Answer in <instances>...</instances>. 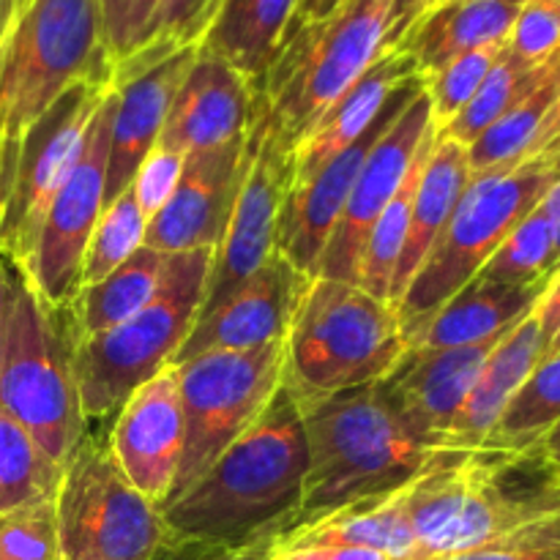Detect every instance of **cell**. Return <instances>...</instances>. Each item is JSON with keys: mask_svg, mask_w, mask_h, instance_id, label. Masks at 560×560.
Masks as SVG:
<instances>
[{"mask_svg": "<svg viewBox=\"0 0 560 560\" xmlns=\"http://www.w3.org/2000/svg\"><path fill=\"white\" fill-rule=\"evenodd\" d=\"M310 470L304 419L282 386L260 419L235 438L178 501L162 509L170 536L213 550H241L284 534Z\"/></svg>", "mask_w": 560, "mask_h": 560, "instance_id": "obj_1", "label": "cell"}, {"mask_svg": "<svg viewBox=\"0 0 560 560\" xmlns=\"http://www.w3.org/2000/svg\"><path fill=\"white\" fill-rule=\"evenodd\" d=\"M416 560L481 550L547 514L560 512V468L541 443L509 448H448L399 490Z\"/></svg>", "mask_w": 560, "mask_h": 560, "instance_id": "obj_2", "label": "cell"}, {"mask_svg": "<svg viewBox=\"0 0 560 560\" xmlns=\"http://www.w3.org/2000/svg\"><path fill=\"white\" fill-rule=\"evenodd\" d=\"M301 419L310 470L299 509L284 530L315 523L353 503L394 495L448 452L416 441L381 402L375 386L348 388L301 408Z\"/></svg>", "mask_w": 560, "mask_h": 560, "instance_id": "obj_3", "label": "cell"}, {"mask_svg": "<svg viewBox=\"0 0 560 560\" xmlns=\"http://www.w3.org/2000/svg\"><path fill=\"white\" fill-rule=\"evenodd\" d=\"M408 348L397 310L359 284L312 277L282 339L279 386L310 408L339 392L372 386Z\"/></svg>", "mask_w": 560, "mask_h": 560, "instance_id": "obj_4", "label": "cell"}, {"mask_svg": "<svg viewBox=\"0 0 560 560\" xmlns=\"http://www.w3.org/2000/svg\"><path fill=\"white\" fill-rule=\"evenodd\" d=\"M96 0H27L0 44V206L33 124L91 77H113Z\"/></svg>", "mask_w": 560, "mask_h": 560, "instance_id": "obj_5", "label": "cell"}, {"mask_svg": "<svg viewBox=\"0 0 560 560\" xmlns=\"http://www.w3.org/2000/svg\"><path fill=\"white\" fill-rule=\"evenodd\" d=\"M9 317L0 359V410L20 421L66 468L88 435L74 377V328L66 306H52L9 257Z\"/></svg>", "mask_w": 560, "mask_h": 560, "instance_id": "obj_6", "label": "cell"}, {"mask_svg": "<svg viewBox=\"0 0 560 560\" xmlns=\"http://www.w3.org/2000/svg\"><path fill=\"white\" fill-rule=\"evenodd\" d=\"M388 3L348 0L328 20L288 27L255 91L257 113L284 148L295 151L315 120L386 52Z\"/></svg>", "mask_w": 560, "mask_h": 560, "instance_id": "obj_7", "label": "cell"}, {"mask_svg": "<svg viewBox=\"0 0 560 560\" xmlns=\"http://www.w3.org/2000/svg\"><path fill=\"white\" fill-rule=\"evenodd\" d=\"M213 249L167 255L156 295L129 320L74 345V377L85 421L118 413L126 399L173 364L206 299Z\"/></svg>", "mask_w": 560, "mask_h": 560, "instance_id": "obj_8", "label": "cell"}, {"mask_svg": "<svg viewBox=\"0 0 560 560\" xmlns=\"http://www.w3.org/2000/svg\"><path fill=\"white\" fill-rule=\"evenodd\" d=\"M558 180L560 145L517 167L487 170L470 178L446 230L410 279L402 299L394 304L408 342L457 290L479 273L492 252L545 200Z\"/></svg>", "mask_w": 560, "mask_h": 560, "instance_id": "obj_9", "label": "cell"}, {"mask_svg": "<svg viewBox=\"0 0 560 560\" xmlns=\"http://www.w3.org/2000/svg\"><path fill=\"white\" fill-rule=\"evenodd\" d=\"M55 512L60 560H162L173 545L156 503L131 487L93 435L66 463Z\"/></svg>", "mask_w": 560, "mask_h": 560, "instance_id": "obj_10", "label": "cell"}, {"mask_svg": "<svg viewBox=\"0 0 560 560\" xmlns=\"http://www.w3.org/2000/svg\"><path fill=\"white\" fill-rule=\"evenodd\" d=\"M184 405V454L164 506L178 501L244 435L279 388L282 342L257 350H219L175 366ZM162 506V509H164Z\"/></svg>", "mask_w": 560, "mask_h": 560, "instance_id": "obj_11", "label": "cell"}, {"mask_svg": "<svg viewBox=\"0 0 560 560\" xmlns=\"http://www.w3.org/2000/svg\"><path fill=\"white\" fill-rule=\"evenodd\" d=\"M113 91V77H91L71 85L22 137L9 195L0 206V252L25 262L49 202L77 164L88 126Z\"/></svg>", "mask_w": 560, "mask_h": 560, "instance_id": "obj_12", "label": "cell"}, {"mask_svg": "<svg viewBox=\"0 0 560 560\" xmlns=\"http://www.w3.org/2000/svg\"><path fill=\"white\" fill-rule=\"evenodd\" d=\"M118 93L104 96L88 126L77 164L49 202L33 238L31 255L16 266L25 271L36 293L52 306H69L80 290L82 255L104 213V180H107L109 129Z\"/></svg>", "mask_w": 560, "mask_h": 560, "instance_id": "obj_13", "label": "cell"}, {"mask_svg": "<svg viewBox=\"0 0 560 560\" xmlns=\"http://www.w3.org/2000/svg\"><path fill=\"white\" fill-rule=\"evenodd\" d=\"M252 131H255V156H252L249 173L241 186L222 241L213 249L206 299H202L197 320L233 299L260 271L262 262L277 252L273 249L277 224L290 186L295 180V156L268 129L257 107L255 118H252Z\"/></svg>", "mask_w": 560, "mask_h": 560, "instance_id": "obj_14", "label": "cell"}, {"mask_svg": "<svg viewBox=\"0 0 560 560\" xmlns=\"http://www.w3.org/2000/svg\"><path fill=\"white\" fill-rule=\"evenodd\" d=\"M506 334L465 348H405L397 364L372 386L416 441L430 448H452L459 413Z\"/></svg>", "mask_w": 560, "mask_h": 560, "instance_id": "obj_15", "label": "cell"}, {"mask_svg": "<svg viewBox=\"0 0 560 560\" xmlns=\"http://www.w3.org/2000/svg\"><path fill=\"white\" fill-rule=\"evenodd\" d=\"M252 156H255L252 126L224 145L184 156L178 186L148 222L145 246L162 255L217 249L249 173Z\"/></svg>", "mask_w": 560, "mask_h": 560, "instance_id": "obj_16", "label": "cell"}, {"mask_svg": "<svg viewBox=\"0 0 560 560\" xmlns=\"http://www.w3.org/2000/svg\"><path fill=\"white\" fill-rule=\"evenodd\" d=\"M421 91H424L421 74L402 82L388 96L381 115L372 120V126L359 140L342 148L334 159H328L310 180L290 186L288 200H284L282 213H279L277 244H273V249L288 257L306 277H315L323 249H326L328 238H331L334 228H337L339 213H342L345 202H348L350 191H353L355 178H359L370 151L386 135L388 126L397 120V115Z\"/></svg>", "mask_w": 560, "mask_h": 560, "instance_id": "obj_17", "label": "cell"}, {"mask_svg": "<svg viewBox=\"0 0 560 560\" xmlns=\"http://www.w3.org/2000/svg\"><path fill=\"white\" fill-rule=\"evenodd\" d=\"M432 126L430 98L421 91L402 113L397 115L386 135L375 142V148L366 156L353 191L345 202L342 213L337 219L331 238L323 249L317 262L315 277L337 279V282L359 284V262L370 238L372 224L383 213L397 189L408 175L410 162L424 140L427 129Z\"/></svg>", "mask_w": 560, "mask_h": 560, "instance_id": "obj_18", "label": "cell"}, {"mask_svg": "<svg viewBox=\"0 0 560 560\" xmlns=\"http://www.w3.org/2000/svg\"><path fill=\"white\" fill-rule=\"evenodd\" d=\"M107 446L131 487L162 512L184 454V405L175 366L162 370L126 399Z\"/></svg>", "mask_w": 560, "mask_h": 560, "instance_id": "obj_19", "label": "cell"}, {"mask_svg": "<svg viewBox=\"0 0 560 560\" xmlns=\"http://www.w3.org/2000/svg\"><path fill=\"white\" fill-rule=\"evenodd\" d=\"M197 49L180 47L151 66H115L113 88L118 102L109 129L104 208L129 189L137 170L159 145L173 98L195 63Z\"/></svg>", "mask_w": 560, "mask_h": 560, "instance_id": "obj_20", "label": "cell"}, {"mask_svg": "<svg viewBox=\"0 0 560 560\" xmlns=\"http://www.w3.org/2000/svg\"><path fill=\"white\" fill-rule=\"evenodd\" d=\"M310 282L312 277L299 271L284 255L273 252L233 299L195 323L170 366L219 350L241 353V350L282 342Z\"/></svg>", "mask_w": 560, "mask_h": 560, "instance_id": "obj_21", "label": "cell"}, {"mask_svg": "<svg viewBox=\"0 0 560 560\" xmlns=\"http://www.w3.org/2000/svg\"><path fill=\"white\" fill-rule=\"evenodd\" d=\"M252 118H255L252 82L224 60L197 49L195 63L175 93L156 148L180 156L208 151L244 135L252 126Z\"/></svg>", "mask_w": 560, "mask_h": 560, "instance_id": "obj_22", "label": "cell"}, {"mask_svg": "<svg viewBox=\"0 0 560 560\" xmlns=\"http://www.w3.org/2000/svg\"><path fill=\"white\" fill-rule=\"evenodd\" d=\"M419 77L416 60L405 52L402 47L386 49L372 60L370 69L315 120L310 131L301 137L295 145V180L293 184H304L310 180L328 159L337 156L342 148L359 140L372 120L381 115L383 104L388 102L394 91L402 82Z\"/></svg>", "mask_w": 560, "mask_h": 560, "instance_id": "obj_23", "label": "cell"}, {"mask_svg": "<svg viewBox=\"0 0 560 560\" xmlns=\"http://www.w3.org/2000/svg\"><path fill=\"white\" fill-rule=\"evenodd\" d=\"M528 0H441L399 42L421 77L470 49L506 44Z\"/></svg>", "mask_w": 560, "mask_h": 560, "instance_id": "obj_24", "label": "cell"}, {"mask_svg": "<svg viewBox=\"0 0 560 560\" xmlns=\"http://www.w3.org/2000/svg\"><path fill=\"white\" fill-rule=\"evenodd\" d=\"M547 284H503L470 279L452 295L408 348H465L506 334L530 315Z\"/></svg>", "mask_w": 560, "mask_h": 560, "instance_id": "obj_25", "label": "cell"}, {"mask_svg": "<svg viewBox=\"0 0 560 560\" xmlns=\"http://www.w3.org/2000/svg\"><path fill=\"white\" fill-rule=\"evenodd\" d=\"M545 361V337H541L536 310L520 320L487 359L457 427L452 435V448H481L490 432L495 430L514 394L525 386L536 366Z\"/></svg>", "mask_w": 560, "mask_h": 560, "instance_id": "obj_26", "label": "cell"}, {"mask_svg": "<svg viewBox=\"0 0 560 560\" xmlns=\"http://www.w3.org/2000/svg\"><path fill=\"white\" fill-rule=\"evenodd\" d=\"M474 170L468 162V148L454 140H441L435 131V148L421 173L419 189L413 197V211H410V230L405 238L402 257H399L397 273L392 282V299L388 304H397L402 293L408 290L410 279L421 268L424 257L441 238L446 230L448 219L457 211L465 189H468Z\"/></svg>", "mask_w": 560, "mask_h": 560, "instance_id": "obj_27", "label": "cell"}, {"mask_svg": "<svg viewBox=\"0 0 560 560\" xmlns=\"http://www.w3.org/2000/svg\"><path fill=\"white\" fill-rule=\"evenodd\" d=\"M560 145V52L539 85L503 113L485 135L468 145L474 175L498 167H517Z\"/></svg>", "mask_w": 560, "mask_h": 560, "instance_id": "obj_28", "label": "cell"}, {"mask_svg": "<svg viewBox=\"0 0 560 560\" xmlns=\"http://www.w3.org/2000/svg\"><path fill=\"white\" fill-rule=\"evenodd\" d=\"M299 0H222L200 42V52L233 66L260 88L268 66L293 22Z\"/></svg>", "mask_w": 560, "mask_h": 560, "instance_id": "obj_29", "label": "cell"}, {"mask_svg": "<svg viewBox=\"0 0 560 560\" xmlns=\"http://www.w3.org/2000/svg\"><path fill=\"white\" fill-rule=\"evenodd\" d=\"M282 547H364L394 560H416V541L405 520L399 492L377 501L353 503L315 523L284 530L273 539Z\"/></svg>", "mask_w": 560, "mask_h": 560, "instance_id": "obj_30", "label": "cell"}, {"mask_svg": "<svg viewBox=\"0 0 560 560\" xmlns=\"http://www.w3.org/2000/svg\"><path fill=\"white\" fill-rule=\"evenodd\" d=\"M164 262H167V255L142 244L102 282L77 290L71 304L66 306L71 328H74V345L137 315L156 295Z\"/></svg>", "mask_w": 560, "mask_h": 560, "instance_id": "obj_31", "label": "cell"}, {"mask_svg": "<svg viewBox=\"0 0 560 560\" xmlns=\"http://www.w3.org/2000/svg\"><path fill=\"white\" fill-rule=\"evenodd\" d=\"M432 148H435V124L427 129L424 140H421L419 151H416L413 162H410V170L408 175H405L402 186H399L397 195L388 200V206L383 208L377 222L372 224L370 238H366L364 252H361L359 288L381 301L392 299L394 273H397L399 257H402L405 249V238H408L410 230L413 197L416 189H419L421 173H424L427 162H430L432 156Z\"/></svg>", "mask_w": 560, "mask_h": 560, "instance_id": "obj_32", "label": "cell"}, {"mask_svg": "<svg viewBox=\"0 0 560 560\" xmlns=\"http://www.w3.org/2000/svg\"><path fill=\"white\" fill-rule=\"evenodd\" d=\"M63 470L20 421L0 410V514L55 501Z\"/></svg>", "mask_w": 560, "mask_h": 560, "instance_id": "obj_33", "label": "cell"}, {"mask_svg": "<svg viewBox=\"0 0 560 560\" xmlns=\"http://www.w3.org/2000/svg\"><path fill=\"white\" fill-rule=\"evenodd\" d=\"M556 58V55H552ZM550 60L534 66L525 63L523 58H517L514 52L506 49L501 52V58L495 60V66L490 69V74L485 77L481 88L476 91V96L470 98L468 107L457 115V118L448 120L443 129H435L441 140H454L459 145L468 148L470 142L479 135H485L503 113L514 107L523 96H528L536 85L541 82V77L550 69Z\"/></svg>", "mask_w": 560, "mask_h": 560, "instance_id": "obj_34", "label": "cell"}, {"mask_svg": "<svg viewBox=\"0 0 560 560\" xmlns=\"http://www.w3.org/2000/svg\"><path fill=\"white\" fill-rule=\"evenodd\" d=\"M560 424V353L541 361L525 381L498 419L495 430L481 448H520L536 446L547 432Z\"/></svg>", "mask_w": 560, "mask_h": 560, "instance_id": "obj_35", "label": "cell"}, {"mask_svg": "<svg viewBox=\"0 0 560 560\" xmlns=\"http://www.w3.org/2000/svg\"><path fill=\"white\" fill-rule=\"evenodd\" d=\"M552 268V233L545 211L539 206L509 233V238L492 252L490 260L479 268L476 279L503 284H550Z\"/></svg>", "mask_w": 560, "mask_h": 560, "instance_id": "obj_36", "label": "cell"}, {"mask_svg": "<svg viewBox=\"0 0 560 560\" xmlns=\"http://www.w3.org/2000/svg\"><path fill=\"white\" fill-rule=\"evenodd\" d=\"M145 230L148 217L142 213L135 189L129 186L118 200L104 208L102 219L88 241L80 268V288L102 282L120 262L129 260L145 244Z\"/></svg>", "mask_w": 560, "mask_h": 560, "instance_id": "obj_37", "label": "cell"}, {"mask_svg": "<svg viewBox=\"0 0 560 560\" xmlns=\"http://www.w3.org/2000/svg\"><path fill=\"white\" fill-rule=\"evenodd\" d=\"M506 44H490V47L470 49V52H463L454 60H448L443 69L421 77L424 80V93L430 98L435 129H443L448 120L457 118L468 107V102L476 96V91L481 88L485 77L490 74L495 60L501 58Z\"/></svg>", "mask_w": 560, "mask_h": 560, "instance_id": "obj_38", "label": "cell"}, {"mask_svg": "<svg viewBox=\"0 0 560 560\" xmlns=\"http://www.w3.org/2000/svg\"><path fill=\"white\" fill-rule=\"evenodd\" d=\"M0 560H60L55 501L0 514Z\"/></svg>", "mask_w": 560, "mask_h": 560, "instance_id": "obj_39", "label": "cell"}, {"mask_svg": "<svg viewBox=\"0 0 560 560\" xmlns=\"http://www.w3.org/2000/svg\"><path fill=\"white\" fill-rule=\"evenodd\" d=\"M162 3L164 0H96L102 42L113 66L145 47Z\"/></svg>", "mask_w": 560, "mask_h": 560, "instance_id": "obj_40", "label": "cell"}, {"mask_svg": "<svg viewBox=\"0 0 560 560\" xmlns=\"http://www.w3.org/2000/svg\"><path fill=\"white\" fill-rule=\"evenodd\" d=\"M435 560H560V512L547 514L481 550Z\"/></svg>", "mask_w": 560, "mask_h": 560, "instance_id": "obj_41", "label": "cell"}, {"mask_svg": "<svg viewBox=\"0 0 560 560\" xmlns=\"http://www.w3.org/2000/svg\"><path fill=\"white\" fill-rule=\"evenodd\" d=\"M222 0H164L145 47H200Z\"/></svg>", "mask_w": 560, "mask_h": 560, "instance_id": "obj_42", "label": "cell"}, {"mask_svg": "<svg viewBox=\"0 0 560 560\" xmlns=\"http://www.w3.org/2000/svg\"><path fill=\"white\" fill-rule=\"evenodd\" d=\"M509 52L523 58L525 63H545L560 52V3L545 5L530 3L517 16L509 36Z\"/></svg>", "mask_w": 560, "mask_h": 560, "instance_id": "obj_43", "label": "cell"}, {"mask_svg": "<svg viewBox=\"0 0 560 560\" xmlns=\"http://www.w3.org/2000/svg\"><path fill=\"white\" fill-rule=\"evenodd\" d=\"M180 167H184V156L173 151H164V148H153L151 156L142 162V167L137 170L135 180H131V189H135L137 202H140L142 213L151 222L159 213V208L170 200V195L175 191L180 178Z\"/></svg>", "mask_w": 560, "mask_h": 560, "instance_id": "obj_44", "label": "cell"}, {"mask_svg": "<svg viewBox=\"0 0 560 560\" xmlns=\"http://www.w3.org/2000/svg\"><path fill=\"white\" fill-rule=\"evenodd\" d=\"M268 560H394L364 547H282L273 545Z\"/></svg>", "mask_w": 560, "mask_h": 560, "instance_id": "obj_45", "label": "cell"}, {"mask_svg": "<svg viewBox=\"0 0 560 560\" xmlns=\"http://www.w3.org/2000/svg\"><path fill=\"white\" fill-rule=\"evenodd\" d=\"M438 0H392L388 3V36L386 47H399L410 27L421 20L430 9H435Z\"/></svg>", "mask_w": 560, "mask_h": 560, "instance_id": "obj_46", "label": "cell"}, {"mask_svg": "<svg viewBox=\"0 0 560 560\" xmlns=\"http://www.w3.org/2000/svg\"><path fill=\"white\" fill-rule=\"evenodd\" d=\"M536 317H539L541 337H545V350H547V345L552 342V337H556L560 328V271L552 277V282L547 284L545 295H541L539 304H536Z\"/></svg>", "mask_w": 560, "mask_h": 560, "instance_id": "obj_47", "label": "cell"}, {"mask_svg": "<svg viewBox=\"0 0 560 560\" xmlns=\"http://www.w3.org/2000/svg\"><path fill=\"white\" fill-rule=\"evenodd\" d=\"M539 208L545 211L547 224H550V233H552V268L556 273L560 271V180L552 186L550 191L545 195V200L539 202Z\"/></svg>", "mask_w": 560, "mask_h": 560, "instance_id": "obj_48", "label": "cell"}, {"mask_svg": "<svg viewBox=\"0 0 560 560\" xmlns=\"http://www.w3.org/2000/svg\"><path fill=\"white\" fill-rule=\"evenodd\" d=\"M238 550H213L202 545H186V541H173L162 560H230Z\"/></svg>", "mask_w": 560, "mask_h": 560, "instance_id": "obj_49", "label": "cell"}, {"mask_svg": "<svg viewBox=\"0 0 560 560\" xmlns=\"http://www.w3.org/2000/svg\"><path fill=\"white\" fill-rule=\"evenodd\" d=\"M345 3H348V0H299V9H295V16H293V22H290V27L328 20V16H331L334 11Z\"/></svg>", "mask_w": 560, "mask_h": 560, "instance_id": "obj_50", "label": "cell"}, {"mask_svg": "<svg viewBox=\"0 0 560 560\" xmlns=\"http://www.w3.org/2000/svg\"><path fill=\"white\" fill-rule=\"evenodd\" d=\"M9 257L0 252V359H3V345H5V317H9Z\"/></svg>", "mask_w": 560, "mask_h": 560, "instance_id": "obj_51", "label": "cell"}, {"mask_svg": "<svg viewBox=\"0 0 560 560\" xmlns=\"http://www.w3.org/2000/svg\"><path fill=\"white\" fill-rule=\"evenodd\" d=\"M273 547V539H262V541H255V545L249 547H241L238 552H235L230 560H268V552H271Z\"/></svg>", "mask_w": 560, "mask_h": 560, "instance_id": "obj_52", "label": "cell"}, {"mask_svg": "<svg viewBox=\"0 0 560 560\" xmlns=\"http://www.w3.org/2000/svg\"><path fill=\"white\" fill-rule=\"evenodd\" d=\"M16 16V0H0V44H3L5 33L11 31Z\"/></svg>", "mask_w": 560, "mask_h": 560, "instance_id": "obj_53", "label": "cell"}, {"mask_svg": "<svg viewBox=\"0 0 560 560\" xmlns=\"http://www.w3.org/2000/svg\"><path fill=\"white\" fill-rule=\"evenodd\" d=\"M541 446H545V452L550 454L552 463H556L558 468H560V424L552 427V430L547 432L545 441H541Z\"/></svg>", "mask_w": 560, "mask_h": 560, "instance_id": "obj_54", "label": "cell"}, {"mask_svg": "<svg viewBox=\"0 0 560 560\" xmlns=\"http://www.w3.org/2000/svg\"><path fill=\"white\" fill-rule=\"evenodd\" d=\"M560 353V328H558V334L556 337H552V342L547 345V350H545V359H550V355H558Z\"/></svg>", "mask_w": 560, "mask_h": 560, "instance_id": "obj_55", "label": "cell"}, {"mask_svg": "<svg viewBox=\"0 0 560 560\" xmlns=\"http://www.w3.org/2000/svg\"><path fill=\"white\" fill-rule=\"evenodd\" d=\"M530 3H545V5H556L560 0H530Z\"/></svg>", "mask_w": 560, "mask_h": 560, "instance_id": "obj_56", "label": "cell"}, {"mask_svg": "<svg viewBox=\"0 0 560 560\" xmlns=\"http://www.w3.org/2000/svg\"><path fill=\"white\" fill-rule=\"evenodd\" d=\"M25 3H27V0H16V11H20Z\"/></svg>", "mask_w": 560, "mask_h": 560, "instance_id": "obj_57", "label": "cell"}, {"mask_svg": "<svg viewBox=\"0 0 560 560\" xmlns=\"http://www.w3.org/2000/svg\"><path fill=\"white\" fill-rule=\"evenodd\" d=\"M438 3H441V0H438Z\"/></svg>", "mask_w": 560, "mask_h": 560, "instance_id": "obj_58", "label": "cell"}]
</instances>
